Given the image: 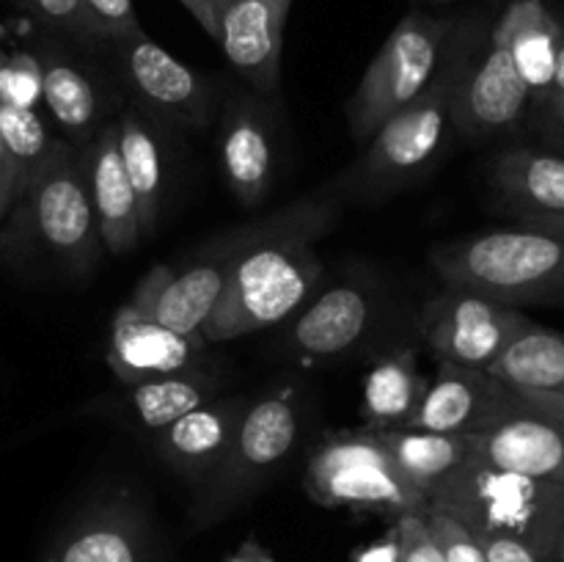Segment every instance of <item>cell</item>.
<instances>
[{
    "label": "cell",
    "mask_w": 564,
    "mask_h": 562,
    "mask_svg": "<svg viewBox=\"0 0 564 562\" xmlns=\"http://www.w3.org/2000/svg\"><path fill=\"white\" fill-rule=\"evenodd\" d=\"M284 3H290V6H292V0H284Z\"/></svg>",
    "instance_id": "obj_45"
},
{
    "label": "cell",
    "mask_w": 564,
    "mask_h": 562,
    "mask_svg": "<svg viewBox=\"0 0 564 562\" xmlns=\"http://www.w3.org/2000/svg\"><path fill=\"white\" fill-rule=\"evenodd\" d=\"M397 472L422 496H430L457 468L474 461L471 435L433 433L419 428H375Z\"/></svg>",
    "instance_id": "obj_25"
},
{
    "label": "cell",
    "mask_w": 564,
    "mask_h": 562,
    "mask_svg": "<svg viewBox=\"0 0 564 562\" xmlns=\"http://www.w3.org/2000/svg\"><path fill=\"white\" fill-rule=\"evenodd\" d=\"M529 402L532 408H538L540 413H545L549 419H554L556 424L564 428V397L556 395H518Z\"/></svg>",
    "instance_id": "obj_39"
},
{
    "label": "cell",
    "mask_w": 564,
    "mask_h": 562,
    "mask_svg": "<svg viewBox=\"0 0 564 562\" xmlns=\"http://www.w3.org/2000/svg\"><path fill=\"white\" fill-rule=\"evenodd\" d=\"M430 380L419 372L416 350L389 353L364 378L361 417L367 428H402L416 413Z\"/></svg>",
    "instance_id": "obj_27"
},
{
    "label": "cell",
    "mask_w": 564,
    "mask_h": 562,
    "mask_svg": "<svg viewBox=\"0 0 564 562\" xmlns=\"http://www.w3.org/2000/svg\"><path fill=\"white\" fill-rule=\"evenodd\" d=\"M86 6L88 11L97 17V22L102 25V31L108 33L110 42L143 31L141 22H138L132 0H86Z\"/></svg>",
    "instance_id": "obj_35"
},
{
    "label": "cell",
    "mask_w": 564,
    "mask_h": 562,
    "mask_svg": "<svg viewBox=\"0 0 564 562\" xmlns=\"http://www.w3.org/2000/svg\"><path fill=\"white\" fill-rule=\"evenodd\" d=\"M375 301L356 281H341L308 298L290 317V345L303 358H334L352 350L372 323Z\"/></svg>",
    "instance_id": "obj_19"
},
{
    "label": "cell",
    "mask_w": 564,
    "mask_h": 562,
    "mask_svg": "<svg viewBox=\"0 0 564 562\" xmlns=\"http://www.w3.org/2000/svg\"><path fill=\"white\" fill-rule=\"evenodd\" d=\"M490 36L510 50L512 64L532 94V105L540 102L554 83L564 36L560 20L543 0H512L490 28Z\"/></svg>",
    "instance_id": "obj_23"
},
{
    "label": "cell",
    "mask_w": 564,
    "mask_h": 562,
    "mask_svg": "<svg viewBox=\"0 0 564 562\" xmlns=\"http://www.w3.org/2000/svg\"><path fill=\"white\" fill-rule=\"evenodd\" d=\"M518 224L549 231V235H556L564 240V215H527V218H518Z\"/></svg>",
    "instance_id": "obj_41"
},
{
    "label": "cell",
    "mask_w": 564,
    "mask_h": 562,
    "mask_svg": "<svg viewBox=\"0 0 564 562\" xmlns=\"http://www.w3.org/2000/svg\"><path fill=\"white\" fill-rule=\"evenodd\" d=\"M532 108L538 110L545 136L564 147V36L560 44V58H556L554 83H551L549 94L540 102H534Z\"/></svg>",
    "instance_id": "obj_34"
},
{
    "label": "cell",
    "mask_w": 564,
    "mask_h": 562,
    "mask_svg": "<svg viewBox=\"0 0 564 562\" xmlns=\"http://www.w3.org/2000/svg\"><path fill=\"white\" fill-rule=\"evenodd\" d=\"M248 400L242 397H213L158 433V452L171 468L185 477L207 479L218 466L226 446L235 439Z\"/></svg>",
    "instance_id": "obj_21"
},
{
    "label": "cell",
    "mask_w": 564,
    "mask_h": 562,
    "mask_svg": "<svg viewBox=\"0 0 564 562\" xmlns=\"http://www.w3.org/2000/svg\"><path fill=\"white\" fill-rule=\"evenodd\" d=\"M44 562H152L147 516L127 499L91 507L61 532Z\"/></svg>",
    "instance_id": "obj_17"
},
{
    "label": "cell",
    "mask_w": 564,
    "mask_h": 562,
    "mask_svg": "<svg viewBox=\"0 0 564 562\" xmlns=\"http://www.w3.org/2000/svg\"><path fill=\"white\" fill-rule=\"evenodd\" d=\"M512 400L516 391L507 389L485 369L438 361V372L424 389L416 413L402 428L471 435L494 422Z\"/></svg>",
    "instance_id": "obj_15"
},
{
    "label": "cell",
    "mask_w": 564,
    "mask_h": 562,
    "mask_svg": "<svg viewBox=\"0 0 564 562\" xmlns=\"http://www.w3.org/2000/svg\"><path fill=\"white\" fill-rule=\"evenodd\" d=\"M356 562H400V543H397L394 529L386 538L375 540L367 549L358 551Z\"/></svg>",
    "instance_id": "obj_38"
},
{
    "label": "cell",
    "mask_w": 564,
    "mask_h": 562,
    "mask_svg": "<svg viewBox=\"0 0 564 562\" xmlns=\"http://www.w3.org/2000/svg\"><path fill=\"white\" fill-rule=\"evenodd\" d=\"M474 534H507L543 562L556 560L564 532V485L468 461L427 496Z\"/></svg>",
    "instance_id": "obj_2"
},
{
    "label": "cell",
    "mask_w": 564,
    "mask_h": 562,
    "mask_svg": "<svg viewBox=\"0 0 564 562\" xmlns=\"http://www.w3.org/2000/svg\"><path fill=\"white\" fill-rule=\"evenodd\" d=\"M482 545L485 562H543L527 543L507 534H474Z\"/></svg>",
    "instance_id": "obj_36"
},
{
    "label": "cell",
    "mask_w": 564,
    "mask_h": 562,
    "mask_svg": "<svg viewBox=\"0 0 564 562\" xmlns=\"http://www.w3.org/2000/svg\"><path fill=\"white\" fill-rule=\"evenodd\" d=\"M433 264L446 287L482 292L507 306L564 301V240L532 226L446 242L435 248Z\"/></svg>",
    "instance_id": "obj_3"
},
{
    "label": "cell",
    "mask_w": 564,
    "mask_h": 562,
    "mask_svg": "<svg viewBox=\"0 0 564 562\" xmlns=\"http://www.w3.org/2000/svg\"><path fill=\"white\" fill-rule=\"evenodd\" d=\"M220 169L235 198L257 207L270 193L275 176V147L262 108L235 99L220 119Z\"/></svg>",
    "instance_id": "obj_20"
},
{
    "label": "cell",
    "mask_w": 564,
    "mask_h": 562,
    "mask_svg": "<svg viewBox=\"0 0 564 562\" xmlns=\"http://www.w3.org/2000/svg\"><path fill=\"white\" fill-rule=\"evenodd\" d=\"M452 20L408 11L364 72L350 99V125L358 141H369L386 121L411 105L438 72Z\"/></svg>",
    "instance_id": "obj_8"
},
{
    "label": "cell",
    "mask_w": 564,
    "mask_h": 562,
    "mask_svg": "<svg viewBox=\"0 0 564 562\" xmlns=\"http://www.w3.org/2000/svg\"><path fill=\"white\" fill-rule=\"evenodd\" d=\"M11 209L39 246L72 268H88L102 248L80 149L69 141L53 143Z\"/></svg>",
    "instance_id": "obj_7"
},
{
    "label": "cell",
    "mask_w": 564,
    "mask_h": 562,
    "mask_svg": "<svg viewBox=\"0 0 564 562\" xmlns=\"http://www.w3.org/2000/svg\"><path fill=\"white\" fill-rule=\"evenodd\" d=\"M301 433V413L290 389H275L248 402L235 439L207 474L193 507L196 527H209L257 494L290 457Z\"/></svg>",
    "instance_id": "obj_5"
},
{
    "label": "cell",
    "mask_w": 564,
    "mask_h": 562,
    "mask_svg": "<svg viewBox=\"0 0 564 562\" xmlns=\"http://www.w3.org/2000/svg\"><path fill=\"white\" fill-rule=\"evenodd\" d=\"M31 14H36L44 25L66 33L80 42H110L108 33L88 11L86 0H20Z\"/></svg>",
    "instance_id": "obj_31"
},
{
    "label": "cell",
    "mask_w": 564,
    "mask_h": 562,
    "mask_svg": "<svg viewBox=\"0 0 564 562\" xmlns=\"http://www.w3.org/2000/svg\"><path fill=\"white\" fill-rule=\"evenodd\" d=\"M556 562H564V532H562V540H560V551H556Z\"/></svg>",
    "instance_id": "obj_43"
},
{
    "label": "cell",
    "mask_w": 564,
    "mask_h": 562,
    "mask_svg": "<svg viewBox=\"0 0 564 562\" xmlns=\"http://www.w3.org/2000/svg\"><path fill=\"white\" fill-rule=\"evenodd\" d=\"M113 44L124 83L147 108L187 127L207 125L209 88L202 75L174 58L143 31L116 39Z\"/></svg>",
    "instance_id": "obj_11"
},
{
    "label": "cell",
    "mask_w": 564,
    "mask_h": 562,
    "mask_svg": "<svg viewBox=\"0 0 564 562\" xmlns=\"http://www.w3.org/2000/svg\"><path fill=\"white\" fill-rule=\"evenodd\" d=\"M433 3H452V0H433Z\"/></svg>",
    "instance_id": "obj_44"
},
{
    "label": "cell",
    "mask_w": 564,
    "mask_h": 562,
    "mask_svg": "<svg viewBox=\"0 0 564 562\" xmlns=\"http://www.w3.org/2000/svg\"><path fill=\"white\" fill-rule=\"evenodd\" d=\"M532 323L521 309L496 298L446 287L424 309L422 334L438 361L488 369Z\"/></svg>",
    "instance_id": "obj_9"
},
{
    "label": "cell",
    "mask_w": 564,
    "mask_h": 562,
    "mask_svg": "<svg viewBox=\"0 0 564 562\" xmlns=\"http://www.w3.org/2000/svg\"><path fill=\"white\" fill-rule=\"evenodd\" d=\"M303 488L323 507L386 512L394 518L427 510V496L397 472L375 428L341 430L319 441L308 457Z\"/></svg>",
    "instance_id": "obj_6"
},
{
    "label": "cell",
    "mask_w": 564,
    "mask_h": 562,
    "mask_svg": "<svg viewBox=\"0 0 564 562\" xmlns=\"http://www.w3.org/2000/svg\"><path fill=\"white\" fill-rule=\"evenodd\" d=\"M485 372L516 395L564 397V334L532 323Z\"/></svg>",
    "instance_id": "obj_26"
},
{
    "label": "cell",
    "mask_w": 564,
    "mask_h": 562,
    "mask_svg": "<svg viewBox=\"0 0 564 562\" xmlns=\"http://www.w3.org/2000/svg\"><path fill=\"white\" fill-rule=\"evenodd\" d=\"M334 220V198L308 196L240 226L224 295L204 325L202 339L229 342L290 320L323 275L314 242Z\"/></svg>",
    "instance_id": "obj_1"
},
{
    "label": "cell",
    "mask_w": 564,
    "mask_h": 562,
    "mask_svg": "<svg viewBox=\"0 0 564 562\" xmlns=\"http://www.w3.org/2000/svg\"><path fill=\"white\" fill-rule=\"evenodd\" d=\"M229 562H270V556L264 554L262 549H259V545H253V543H248L246 549L240 551V554L235 556V560H229Z\"/></svg>",
    "instance_id": "obj_42"
},
{
    "label": "cell",
    "mask_w": 564,
    "mask_h": 562,
    "mask_svg": "<svg viewBox=\"0 0 564 562\" xmlns=\"http://www.w3.org/2000/svg\"><path fill=\"white\" fill-rule=\"evenodd\" d=\"M424 516H427L430 532H433L435 543H438L446 562H485L479 540L474 538L471 529L463 527L455 516L438 510V507H427Z\"/></svg>",
    "instance_id": "obj_32"
},
{
    "label": "cell",
    "mask_w": 564,
    "mask_h": 562,
    "mask_svg": "<svg viewBox=\"0 0 564 562\" xmlns=\"http://www.w3.org/2000/svg\"><path fill=\"white\" fill-rule=\"evenodd\" d=\"M17 202V182H14V171H11V160L9 152H6L3 136H0V220L11 213Z\"/></svg>",
    "instance_id": "obj_37"
},
{
    "label": "cell",
    "mask_w": 564,
    "mask_h": 562,
    "mask_svg": "<svg viewBox=\"0 0 564 562\" xmlns=\"http://www.w3.org/2000/svg\"><path fill=\"white\" fill-rule=\"evenodd\" d=\"M0 136H3L6 152H9L17 182V198H20L31 176L36 174L39 165L44 163V158L53 149L55 138L50 136L47 121L39 114V108L14 102L6 94H0Z\"/></svg>",
    "instance_id": "obj_30"
},
{
    "label": "cell",
    "mask_w": 564,
    "mask_h": 562,
    "mask_svg": "<svg viewBox=\"0 0 564 562\" xmlns=\"http://www.w3.org/2000/svg\"><path fill=\"white\" fill-rule=\"evenodd\" d=\"M485 39L488 33L479 31L477 22H452L444 58L430 86L369 138V149L356 171L361 185H397L433 163L446 130L455 125V102L463 75Z\"/></svg>",
    "instance_id": "obj_4"
},
{
    "label": "cell",
    "mask_w": 564,
    "mask_h": 562,
    "mask_svg": "<svg viewBox=\"0 0 564 562\" xmlns=\"http://www.w3.org/2000/svg\"><path fill=\"white\" fill-rule=\"evenodd\" d=\"M80 158L102 248H108L113 257H121L141 242V226H138L135 193L121 163L116 121H105L99 127L97 136L80 149Z\"/></svg>",
    "instance_id": "obj_16"
},
{
    "label": "cell",
    "mask_w": 564,
    "mask_h": 562,
    "mask_svg": "<svg viewBox=\"0 0 564 562\" xmlns=\"http://www.w3.org/2000/svg\"><path fill=\"white\" fill-rule=\"evenodd\" d=\"M397 543H400V562H446L430 532L427 516L422 512H405L394 518Z\"/></svg>",
    "instance_id": "obj_33"
},
{
    "label": "cell",
    "mask_w": 564,
    "mask_h": 562,
    "mask_svg": "<svg viewBox=\"0 0 564 562\" xmlns=\"http://www.w3.org/2000/svg\"><path fill=\"white\" fill-rule=\"evenodd\" d=\"M235 248L237 229L220 237L218 242H209L193 262L182 264V268L158 264L138 284L127 306L174 334L202 339L204 325L213 317L215 306L224 295Z\"/></svg>",
    "instance_id": "obj_10"
},
{
    "label": "cell",
    "mask_w": 564,
    "mask_h": 562,
    "mask_svg": "<svg viewBox=\"0 0 564 562\" xmlns=\"http://www.w3.org/2000/svg\"><path fill=\"white\" fill-rule=\"evenodd\" d=\"M532 108V94L518 75L512 55L499 39L479 44L463 75L455 102V127L471 138H490L512 130Z\"/></svg>",
    "instance_id": "obj_13"
},
{
    "label": "cell",
    "mask_w": 564,
    "mask_h": 562,
    "mask_svg": "<svg viewBox=\"0 0 564 562\" xmlns=\"http://www.w3.org/2000/svg\"><path fill=\"white\" fill-rule=\"evenodd\" d=\"M290 9L284 0H215V42L259 91L279 83Z\"/></svg>",
    "instance_id": "obj_14"
},
{
    "label": "cell",
    "mask_w": 564,
    "mask_h": 562,
    "mask_svg": "<svg viewBox=\"0 0 564 562\" xmlns=\"http://www.w3.org/2000/svg\"><path fill=\"white\" fill-rule=\"evenodd\" d=\"M471 446L488 466L564 485V428L523 397L516 395L494 422L471 433Z\"/></svg>",
    "instance_id": "obj_12"
},
{
    "label": "cell",
    "mask_w": 564,
    "mask_h": 562,
    "mask_svg": "<svg viewBox=\"0 0 564 562\" xmlns=\"http://www.w3.org/2000/svg\"><path fill=\"white\" fill-rule=\"evenodd\" d=\"M119 132V152L124 163L127 180L138 204V226L141 237H149L158 226L160 207H163L165 193V160L160 149L158 132L152 130L147 119L135 110H124L116 121Z\"/></svg>",
    "instance_id": "obj_28"
},
{
    "label": "cell",
    "mask_w": 564,
    "mask_h": 562,
    "mask_svg": "<svg viewBox=\"0 0 564 562\" xmlns=\"http://www.w3.org/2000/svg\"><path fill=\"white\" fill-rule=\"evenodd\" d=\"M490 180L516 218L564 215V154L507 149L490 165Z\"/></svg>",
    "instance_id": "obj_24"
},
{
    "label": "cell",
    "mask_w": 564,
    "mask_h": 562,
    "mask_svg": "<svg viewBox=\"0 0 564 562\" xmlns=\"http://www.w3.org/2000/svg\"><path fill=\"white\" fill-rule=\"evenodd\" d=\"M204 342L193 336L174 334L154 320L143 317L135 309L124 306L116 312L110 325V342L105 361L124 386L198 367Z\"/></svg>",
    "instance_id": "obj_18"
},
{
    "label": "cell",
    "mask_w": 564,
    "mask_h": 562,
    "mask_svg": "<svg viewBox=\"0 0 564 562\" xmlns=\"http://www.w3.org/2000/svg\"><path fill=\"white\" fill-rule=\"evenodd\" d=\"M36 64L44 110L53 125L64 132L66 141L75 149H83L105 125V105L97 80L53 44H44L39 50Z\"/></svg>",
    "instance_id": "obj_22"
},
{
    "label": "cell",
    "mask_w": 564,
    "mask_h": 562,
    "mask_svg": "<svg viewBox=\"0 0 564 562\" xmlns=\"http://www.w3.org/2000/svg\"><path fill=\"white\" fill-rule=\"evenodd\" d=\"M193 20L204 28L209 39H215V0H180Z\"/></svg>",
    "instance_id": "obj_40"
},
{
    "label": "cell",
    "mask_w": 564,
    "mask_h": 562,
    "mask_svg": "<svg viewBox=\"0 0 564 562\" xmlns=\"http://www.w3.org/2000/svg\"><path fill=\"white\" fill-rule=\"evenodd\" d=\"M127 389H130V408L138 424H143L152 433H160L171 422L213 400L218 395V380L207 369L191 367L141 380V383H132Z\"/></svg>",
    "instance_id": "obj_29"
}]
</instances>
